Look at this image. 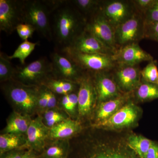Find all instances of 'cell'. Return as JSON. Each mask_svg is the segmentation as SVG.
<instances>
[{"label":"cell","instance_id":"1","mask_svg":"<svg viewBox=\"0 0 158 158\" xmlns=\"http://www.w3.org/2000/svg\"><path fill=\"white\" fill-rule=\"evenodd\" d=\"M52 15L53 40L61 51L84 31L86 22L82 20L78 10L69 1H64Z\"/></svg>","mask_w":158,"mask_h":158},{"label":"cell","instance_id":"2","mask_svg":"<svg viewBox=\"0 0 158 158\" xmlns=\"http://www.w3.org/2000/svg\"><path fill=\"white\" fill-rule=\"evenodd\" d=\"M64 1H21L23 23L33 26L48 41L53 40L51 16Z\"/></svg>","mask_w":158,"mask_h":158},{"label":"cell","instance_id":"3","mask_svg":"<svg viewBox=\"0 0 158 158\" xmlns=\"http://www.w3.org/2000/svg\"><path fill=\"white\" fill-rule=\"evenodd\" d=\"M3 89L19 113L30 116L38 107L40 87L29 86L12 80L6 82Z\"/></svg>","mask_w":158,"mask_h":158},{"label":"cell","instance_id":"4","mask_svg":"<svg viewBox=\"0 0 158 158\" xmlns=\"http://www.w3.org/2000/svg\"><path fill=\"white\" fill-rule=\"evenodd\" d=\"M54 77L52 62L43 57L26 66H16L13 80L27 85L40 87Z\"/></svg>","mask_w":158,"mask_h":158},{"label":"cell","instance_id":"5","mask_svg":"<svg viewBox=\"0 0 158 158\" xmlns=\"http://www.w3.org/2000/svg\"><path fill=\"white\" fill-rule=\"evenodd\" d=\"M59 52L66 55L85 71L103 72L112 68L115 62L112 56L107 54L83 53L67 49Z\"/></svg>","mask_w":158,"mask_h":158},{"label":"cell","instance_id":"6","mask_svg":"<svg viewBox=\"0 0 158 158\" xmlns=\"http://www.w3.org/2000/svg\"><path fill=\"white\" fill-rule=\"evenodd\" d=\"M54 77L78 83L86 74L75 62L65 54L55 51L50 55Z\"/></svg>","mask_w":158,"mask_h":158},{"label":"cell","instance_id":"7","mask_svg":"<svg viewBox=\"0 0 158 158\" xmlns=\"http://www.w3.org/2000/svg\"><path fill=\"white\" fill-rule=\"evenodd\" d=\"M144 20L139 15L134 14L128 19L115 29L116 45L122 47L135 43L144 37Z\"/></svg>","mask_w":158,"mask_h":158},{"label":"cell","instance_id":"8","mask_svg":"<svg viewBox=\"0 0 158 158\" xmlns=\"http://www.w3.org/2000/svg\"><path fill=\"white\" fill-rule=\"evenodd\" d=\"M98 11L86 21L85 30L111 50L116 48L115 29Z\"/></svg>","mask_w":158,"mask_h":158},{"label":"cell","instance_id":"9","mask_svg":"<svg viewBox=\"0 0 158 158\" xmlns=\"http://www.w3.org/2000/svg\"><path fill=\"white\" fill-rule=\"evenodd\" d=\"M22 18L21 1L0 0V30L8 35L12 34Z\"/></svg>","mask_w":158,"mask_h":158},{"label":"cell","instance_id":"10","mask_svg":"<svg viewBox=\"0 0 158 158\" xmlns=\"http://www.w3.org/2000/svg\"><path fill=\"white\" fill-rule=\"evenodd\" d=\"M65 49L88 54L110 55L111 52L110 49L107 47L96 37L85 31V29L74 39L68 47Z\"/></svg>","mask_w":158,"mask_h":158},{"label":"cell","instance_id":"11","mask_svg":"<svg viewBox=\"0 0 158 158\" xmlns=\"http://www.w3.org/2000/svg\"><path fill=\"white\" fill-rule=\"evenodd\" d=\"M78 108L80 116L89 115L92 111L97 95L95 86L88 74H85L79 82Z\"/></svg>","mask_w":158,"mask_h":158},{"label":"cell","instance_id":"12","mask_svg":"<svg viewBox=\"0 0 158 158\" xmlns=\"http://www.w3.org/2000/svg\"><path fill=\"white\" fill-rule=\"evenodd\" d=\"M114 61L120 65L135 66L144 61H153V57L137 44L122 47L112 56Z\"/></svg>","mask_w":158,"mask_h":158},{"label":"cell","instance_id":"13","mask_svg":"<svg viewBox=\"0 0 158 158\" xmlns=\"http://www.w3.org/2000/svg\"><path fill=\"white\" fill-rule=\"evenodd\" d=\"M43 122L42 118L38 117L33 119L26 134V147L30 150L40 151L46 146V141L49 137L50 129Z\"/></svg>","mask_w":158,"mask_h":158},{"label":"cell","instance_id":"14","mask_svg":"<svg viewBox=\"0 0 158 158\" xmlns=\"http://www.w3.org/2000/svg\"><path fill=\"white\" fill-rule=\"evenodd\" d=\"M138 117L135 106L129 104L119 109L110 118L96 124L98 127L118 128L129 126L134 123Z\"/></svg>","mask_w":158,"mask_h":158},{"label":"cell","instance_id":"15","mask_svg":"<svg viewBox=\"0 0 158 158\" xmlns=\"http://www.w3.org/2000/svg\"><path fill=\"white\" fill-rule=\"evenodd\" d=\"M101 13L114 29L133 15L130 5L126 2L118 1L107 4Z\"/></svg>","mask_w":158,"mask_h":158},{"label":"cell","instance_id":"16","mask_svg":"<svg viewBox=\"0 0 158 158\" xmlns=\"http://www.w3.org/2000/svg\"><path fill=\"white\" fill-rule=\"evenodd\" d=\"M120 65L116 74L120 87L125 91H131L138 88L141 75L139 69L135 66Z\"/></svg>","mask_w":158,"mask_h":158},{"label":"cell","instance_id":"17","mask_svg":"<svg viewBox=\"0 0 158 158\" xmlns=\"http://www.w3.org/2000/svg\"><path fill=\"white\" fill-rule=\"evenodd\" d=\"M95 86L97 99L100 102L107 101L118 96L117 85L113 80L102 72L95 73Z\"/></svg>","mask_w":158,"mask_h":158},{"label":"cell","instance_id":"18","mask_svg":"<svg viewBox=\"0 0 158 158\" xmlns=\"http://www.w3.org/2000/svg\"><path fill=\"white\" fill-rule=\"evenodd\" d=\"M96 146L86 158H140L130 148Z\"/></svg>","mask_w":158,"mask_h":158},{"label":"cell","instance_id":"19","mask_svg":"<svg viewBox=\"0 0 158 158\" xmlns=\"http://www.w3.org/2000/svg\"><path fill=\"white\" fill-rule=\"evenodd\" d=\"M32 120L29 115L15 112L10 115L8 118L4 132L26 135Z\"/></svg>","mask_w":158,"mask_h":158},{"label":"cell","instance_id":"20","mask_svg":"<svg viewBox=\"0 0 158 158\" xmlns=\"http://www.w3.org/2000/svg\"><path fill=\"white\" fill-rule=\"evenodd\" d=\"M80 129L78 122L67 118L50 128L49 137L57 140L65 139L76 134Z\"/></svg>","mask_w":158,"mask_h":158},{"label":"cell","instance_id":"21","mask_svg":"<svg viewBox=\"0 0 158 158\" xmlns=\"http://www.w3.org/2000/svg\"><path fill=\"white\" fill-rule=\"evenodd\" d=\"M24 135L4 133L0 135V153H4L16 149H23L26 147L27 139Z\"/></svg>","mask_w":158,"mask_h":158},{"label":"cell","instance_id":"22","mask_svg":"<svg viewBox=\"0 0 158 158\" xmlns=\"http://www.w3.org/2000/svg\"><path fill=\"white\" fill-rule=\"evenodd\" d=\"M69 150V142L65 139L57 140L47 146L43 153V158H66Z\"/></svg>","mask_w":158,"mask_h":158},{"label":"cell","instance_id":"23","mask_svg":"<svg viewBox=\"0 0 158 158\" xmlns=\"http://www.w3.org/2000/svg\"><path fill=\"white\" fill-rule=\"evenodd\" d=\"M123 101L124 99L123 98H117L111 100L102 102L97 113L98 123L108 119L117 112Z\"/></svg>","mask_w":158,"mask_h":158},{"label":"cell","instance_id":"24","mask_svg":"<svg viewBox=\"0 0 158 158\" xmlns=\"http://www.w3.org/2000/svg\"><path fill=\"white\" fill-rule=\"evenodd\" d=\"M74 82L52 77L47 80L43 85L54 93L65 95L73 92L75 88Z\"/></svg>","mask_w":158,"mask_h":158},{"label":"cell","instance_id":"25","mask_svg":"<svg viewBox=\"0 0 158 158\" xmlns=\"http://www.w3.org/2000/svg\"><path fill=\"white\" fill-rule=\"evenodd\" d=\"M153 141L140 135L132 136L128 140V146L140 158H144Z\"/></svg>","mask_w":158,"mask_h":158},{"label":"cell","instance_id":"26","mask_svg":"<svg viewBox=\"0 0 158 158\" xmlns=\"http://www.w3.org/2000/svg\"><path fill=\"white\" fill-rule=\"evenodd\" d=\"M136 94L138 98L141 100H152L158 98V85L145 81L139 85Z\"/></svg>","mask_w":158,"mask_h":158},{"label":"cell","instance_id":"27","mask_svg":"<svg viewBox=\"0 0 158 158\" xmlns=\"http://www.w3.org/2000/svg\"><path fill=\"white\" fill-rule=\"evenodd\" d=\"M9 56L1 52L0 53V80L6 82L13 79L15 67L10 62Z\"/></svg>","mask_w":158,"mask_h":158},{"label":"cell","instance_id":"28","mask_svg":"<svg viewBox=\"0 0 158 158\" xmlns=\"http://www.w3.org/2000/svg\"><path fill=\"white\" fill-rule=\"evenodd\" d=\"M37 44V43L31 42L28 40H24L19 44L15 51L14 53L11 56H9V59L10 60L14 59H19L21 64L24 65L26 59L31 55Z\"/></svg>","mask_w":158,"mask_h":158},{"label":"cell","instance_id":"29","mask_svg":"<svg viewBox=\"0 0 158 158\" xmlns=\"http://www.w3.org/2000/svg\"><path fill=\"white\" fill-rule=\"evenodd\" d=\"M78 11L86 14H90V17L98 11L100 2L95 0H75L71 1Z\"/></svg>","mask_w":158,"mask_h":158},{"label":"cell","instance_id":"30","mask_svg":"<svg viewBox=\"0 0 158 158\" xmlns=\"http://www.w3.org/2000/svg\"><path fill=\"white\" fill-rule=\"evenodd\" d=\"M141 75L144 81L150 83L156 84L158 77V68L153 61H151L149 64L141 72Z\"/></svg>","mask_w":158,"mask_h":158},{"label":"cell","instance_id":"31","mask_svg":"<svg viewBox=\"0 0 158 158\" xmlns=\"http://www.w3.org/2000/svg\"><path fill=\"white\" fill-rule=\"evenodd\" d=\"M44 119L47 126L50 128L67 118L64 114L59 111L50 110L45 112Z\"/></svg>","mask_w":158,"mask_h":158},{"label":"cell","instance_id":"32","mask_svg":"<svg viewBox=\"0 0 158 158\" xmlns=\"http://www.w3.org/2000/svg\"><path fill=\"white\" fill-rule=\"evenodd\" d=\"M62 106L70 113H73L77 106H78V94L74 92L63 95L61 99Z\"/></svg>","mask_w":158,"mask_h":158},{"label":"cell","instance_id":"33","mask_svg":"<svg viewBox=\"0 0 158 158\" xmlns=\"http://www.w3.org/2000/svg\"><path fill=\"white\" fill-rule=\"evenodd\" d=\"M144 24H148L158 22V0L154 2L145 12Z\"/></svg>","mask_w":158,"mask_h":158},{"label":"cell","instance_id":"34","mask_svg":"<svg viewBox=\"0 0 158 158\" xmlns=\"http://www.w3.org/2000/svg\"><path fill=\"white\" fill-rule=\"evenodd\" d=\"M16 31L19 37L24 41L32 37L36 30L28 24L21 23L17 26Z\"/></svg>","mask_w":158,"mask_h":158},{"label":"cell","instance_id":"35","mask_svg":"<svg viewBox=\"0 0 158 158\" xmlns=\"http://www.w3.org/2000/svg\"><path fill=\"white\" fill-rule=\"evenodd\" d=\"M144 37L158 42V22L144 24Z\"/></svg>","mask_w":158,"mask_h":158},{"label":"cell","instance_id":"36","mask_svg":"<svg viewBox=\"0 0 158 158\" xmlns=\"http://www.w3.org/2000/svg\"><path fill=\"white\" fill-rule=\"evenodd\" d=\"M26 152L23 149L13 150L4 153L1 158H23Z\"/></svg>","mask_w":158,"mask_h":158},{"label":"cell","instance_id":"37","mask_svg":"<svg viewBox=\"0 0 158 158\" xmlns=\"http://www.w3.org/2000/svg\"><path fill=\"white\" fill-rule=\"evenodd\" d=\"M46 87V86H45ZM48 96V108L51 109H53L56 107L57 105V99L55 93L47 88Z\"/></svg>","mask_w":158,"mask_h":158},{"label":"cell","instance_id":"38","mask_svg":"<svg viewBox=\"0 0 158 158\" xmlns=\"http://www.w3.org/2000/svg\"><path fill=\"white\" fill-rule=\"evenodd\" d=\"M135 2L138 8L145 12L154 2L155 0H137Z\"/></svg>","mask_w":158,"mask_h":158},{"label":"cell","instance_id":"39","mask_svg":"<svg viewBox=\"0 0 158 158\" xmlns=\"http://www.w3.org/2000/svg\"><path fill=\"white\" fill-rule=\"evenodd\" d=\"M144 158H158V142H153Z\"/></svg>","mask_w":158,"mask_h":158},{"label":"cell","instance_id":"40","mask_svg":"<svg viewBox=\"0 0 158 158\" xmlns=\"http://www.w3.org/2000/svg\"><path fill=\"white\" fill-rule=\"evenodd\" d=\"M23 158H36V156L32 150H30L26 152Z\"/></svg>","mask_w":158,"mask_h":158},{"label":"cell","instance_id":"41","mask_svg":"<svg viewBox=\"0 0 158 158\" xmlns=\"http://www.w3.org/2000/svg\"><path fill=\"white\" fill-rule=\"evenodd\" d=\"M156 84H157V85H158V77L156 83Z\"/></svg>","mask_w":158,"mask_h":158}]
</instances>
